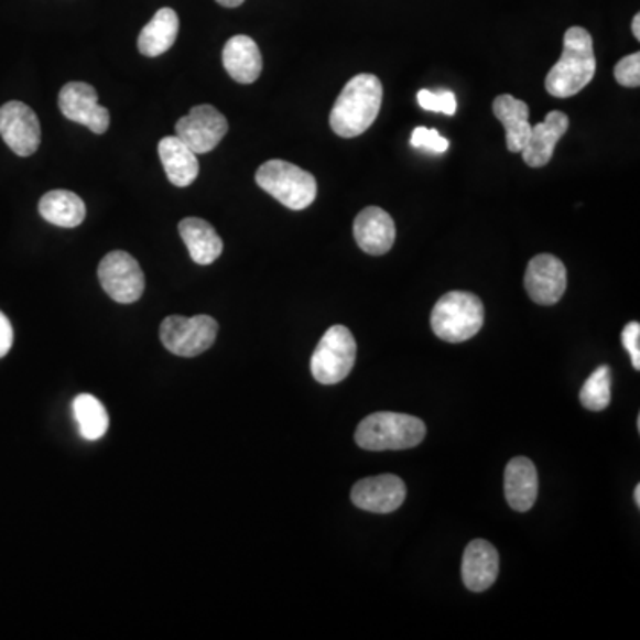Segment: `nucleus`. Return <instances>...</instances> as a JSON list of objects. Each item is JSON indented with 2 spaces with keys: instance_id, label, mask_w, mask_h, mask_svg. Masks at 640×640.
Segmentation results:
<instances>
[{
  "instance_id": "2eb2a0df",
  "label": "nucleus",
  "mask_w": 640,
  "mask_h": 640,
  "mask_svg": "<svg viewBox=\"0 0 640 640\" xmlns=\"http://www.w3.org/2000/svg\"><path fill=\"white\" fill-rule=\"evenodd\" d=\"M355 239L365 253L381 257L395 242V223L379 207H367L355 219Z\"/></svg>"
},
{
  "instance_id": "b1692460",
  "label": "nucleus",
  "mask_w": 640,
  "mask_h": 640,
  "mask_svg": "<svg viewBox=\"0 0 640 640\" xmlns=\"http://www.w3.org/2000/svg\"><path fill=\"white\" fill-rule=\"evenodd\" d=\"M74 415L79 424L83 438L95 442L100 440L109 429V415L97 397L83 393L74 401Z\"/></svg>"
},
{
  "instance_id": "423d86ee",
  "label": "nucleus",
  "mask_w": 640,
  "mask_h": 640,
  "mask_svg": "<svg viewBox=\"0 0 640 640\" xmlns=\"http://www.w3.org/2000/svg\"><path fill=\"white\" fill-rule=\"evenodd\" d=\"M358 346L346 326H333L324 333L312 356L310 369L321 384H337L349 376L355 367Z\"/></svg>"
},
{
  "instance_id": "f8f14e48",
  "label": "nucleus",
  "mask_w": 640,
  "mask_h": 640,
  "mask_svg": "<svg viewBox=\"0 0 640 640\" xmlns=\"http://www.w3.org/2000/svg\"><path fill=\"white\" fill-rule=\"evenodd\" d=\"M350 500L364 511L390 514L404 503L405 484L401 477L392 474L367 477L355 484Z\"/></svg>"
},
{
  "instance_id": "4be33fe9",
  "label": "nucleus",
  "mask_w": 640,
  "mask_h": 640,
  "mask_svg": "<svg viewBox=\"0 0 640 640\" xmlns=\"http://www.w3.org/2000/svg\"><path fill=\"white\" fill-rule=\"evenodd\" d=\"M493 112L506 129L509 152L520 153L525 148L532 124L529 123V106L511 95H500L493 101Z\"/></svg>"
},
{
  "instance_id": "f257e3e1",
  "label": "nucleus",
  "mask_w": 640,
  "mask_h": 640,
  "mask_svg": "<svg viewBox=\"0 0 640 640\" xmlns=\"http://www.w3.org/2000/svg\"><path fill=\"white\" fill-rule=\"evenodd\" d=\"M382 84L372 74L352 77L333 106L329 124L340 138H358L372 127L381 111Z\"/></svg>"
},
{
  "instance_id": "cd10ccee",
  "label": "nucleus",
  "mask_w": 640,
  "mask_h": 640,
  "mask_svg": "<svg viewBox=\"0 0 640 640\" xmlns=\"http://www.w3.org/2000/svg\"><path fill=\"white\" fill-rule=\"evenodd\" d=\"M411 144L422 150H429L434 153H445L451 147L448 139L442 138L438 130L425 129V127H416L411 134Z\"/></svg>"
},
{
  "instance_id": "6e6552de",
  "label": "nucleus",
  "mask_w": 640,
  "mask_h": 640,
  "mask_svg": "<svg viewBox=\"0 0 640 640\" xmlns=\"http://www.w3.org/2000/svg\"><path fill=\"white\" fill-rule=\"evenodd\" d=\"M98 280L101 289L116 303H135L144 292L143 269L132 254L124 251H111L101 259Z\"/></svg>"
},
{
  "instance_id": "20e7f679",
  "label": "nucleus",
  "mask_w": 640,
  "mask_h": 640,
  "mask_svg": "<svg viewBox=\"0 0 640 640\" xmlns=\"http://www.w3.org/2000/svg\"><path fill=\"white\" fill-rule=\"evenodd\" d=\"M484 317V304L477 295L471 292H447L434 304L431 327L442 340L460 344L482 329Z\"/></svg>"
},
{
  "instance_id": "a878e982",
  "label": "nucleus",
  "mask_w": 640,
  "mask_h": 640,
  "mask_svg": "<svg viewBox=\"0 0 640 640\" xmlns=\"http://www.w3.org/2000/svg\"><path fill=\"white\" fill-rule=\"evenodd\" d=\"M419 104L425 111L442 112L447 116H454L457 111L456 95L448 89L438 93L420 89Z\"/></svg>"
},
{
  "instance_id": "6ab92c4d",
  "label": "nucleus",
  "mask_w": 640,
  "mask_h": 640,
  "mask_svg": "<svg viewBox=\"0 0 640 640\" xmlns=\"http://www.w3.org/2000/svg\"><path fill=\"white\" fill-rule=\"evenodd\" d=\"M158 148L159 158L171 184L175 187H189L198 178V158L184 141L176 135H170L161 139Z\"/></svg>"
},
{
  "instance_id": "7ed1b4c3",
  "label": "nucleus",
  "mask_w": 640,
  "mask_h": 640,
  "mask_svg": "<svg viewBox=\"0 0 640 640\" xmlns=\"http://www.w3.org/2000/svg\"><path fill=\"white\" fill-rule=\"evenodd\" d=\"M427 429L416 416L381 411L361 420L356 429V443L364 451H404L424 442Z\"/></svg>"
},
{
  "instance_id": "393cba45",
  "label": "nucleus",
  "mask_w": 640,
  "mask_h": 640,
  "mask_svg": "<svg viewBox=\"0 0 640 640\" xmlns=\"http://www.w3.org/2000/svg\"><path fill=\"white\" fill-rule=\"evenodd\" d=\"M610 388H612V372H610V367L601 365L595 372L590 373L582 387V405L589 411L607 410L610 397H612Z\"/></svg>"
},
{
  "instance_id": "ddd939ff",
  "label": "nucleus",
  "mask_w": 640,
  "mask_h": 640,
  "mask_svg": "<svg viewBox=\"0 0 640 640\" xmlns=\"http://www.w3.org/2000/svg\"><path fill=\"white\" fill-rule=\"evenodd\" d=\"M567 274L564 263L553 254H538L530 260L525 272V289L530 300L552 306L566 292Z\"/></svg>"
},
{
  "instance_id": "a211bd4d",
  "label": "nucleus",
  "mask_w": 640,
  "mask_h": 640,
  "mask_svg": "<svg viewBox=\"0 0 640 640\" xmlns=\"http://www.w3.org/2000/svg\"><path fill=\"white\" fill-rule=\"evenodd\" d=\"M223 66L239 84H253L262 74V54L253 37L237 34L223 48Z\"/></svg>"
},
{
  "instance_id": "c756f323",
  "label": "nucleus",
  "mask_w": 640,
  "mask_h": 640,
  "mask_svg": "<svg viewBox=\"0 0 640 640\" xmlns=\"http://www.w3.org/2000/svg\"><path fill=\"white\" fill-rule=\"evenodd\" d=\"M13 326H11L10 318L6 317L0 312V358H4L13 347Z\"/></svg>"
},
{
  "instance_id": "473e14b6",
  "label": "nucleus",
  "mask_w": 640,
  "mask_h": 640,
  "mask_svg": "<svg viewBox=\"0 0 640 640\" xmlns=\"http://www.w3.org/2000/svg\"><path fill=\"white\" fill-rule=\"evenodd\" d=\"M633 497H636L637 507H640V486H639V484H637V486H636V493H633Z\"/></svg>"
},
{
  "instance_id": "39448f33",
  "label": "nucleus",
  "mask_w": 640,
  "mask_h": 640,
  "mask_svg": "<svg viewBox=\"0 0 640 640\" xmlns=\"http://www.w3.org/2000/svg\"><path fill=\"white\" fill-rule=\"evenodd\" d=\"M254 181L260 189L271 194L291 210H304L317 198V181L308 171L291 162L272 159L257 171Z\"/></svg>"
},
{
  "instance_id": "1a4fd4ad",
  "label": "nucleus",
  "mask_w": 640,
  "mask_h": 640,
  "mask_svg": "<svg viewBox=\"0 0 640 640\" xmlns=\"http://www.w3.org/2000/svg\"><path fill=\"white\" fill-rule=\"evenodd\" d=\"M0 138L19 158H31L42 143V124L36 112L23 101L4 104L0 107Z\"/></svg>"
},
{
  "instance_id": "f03ea898",
  "label": "nucleus",
  "mask_w": 640,
  "mask_h": 640,
  "mask_svg": "<svg viewBox=\"0 0 640 640\" xmlns=\"http://www.w3.org/2000/svg\"><path fill=\"white\" fill-rule=\"evenodd\" d=\"M596 57L593 36L584 28H570L564 36V51L557 65L544 80L546 91L555 98L575 97L595 79Z\"/></svg>"
},
{
  "instance_id": "412c9836",
  "label": "nucleus",
  "mask_w": 640,
  "mask_h": 640,
  "mask_svg": "<svg viewBox=\"0 0 640 640\" xmlns=\"http://www.w3.org/2000/svg\"><path fill=\"white\" fill-rule=\"evenodd\" d=\"M181 29V20L175 10L162 8L144 25L138 37V48L143 56L159 57L175 45Z\"/></svg>"
},
{
  "instance_id": "5701e85b",
  "label": "nucleus",
  "mask_w": 640,
  "mask_h": 640,
  "mask_svg": "<svg viewBox=\"0 0 640 640\" xmlns=\"http://www.w3.org/2000/svg\"><path fill=\"white\" fill-rule=\"evenodd\" d=\"M37 210L46 223L59 228H77L86 219V203L79 194L72 191L56 189L46 193L40 199Z\"/></svg>"
},
{
  "instance_id": "aec40b11",
  "label": "nucleus",
  "mask_w": 640,
  "mask_h": 640,
  "mask_svg": "<svg viewBox=\"0 0 640 640\" xmlns=\"http://www.w3.org/2000/svg\"><path fill=\"white\" fill-rule=\"evenodd\" d=\"M182 240L189 249L191 259L199 265H210L223 253V240L214 226L199 217H185L178 225Z\"/></svg>"
},
{
  "instance_id": "bb28decb",
  "label": "nucleus",
  "mask_w": 640,
  "mask_h": 640,
  "mask_svg": "<svg viewBox=\"0 0 640 640\" xmlns=\"http://www.w3.org/2000/svg\"><path fill=\"white\" fill-rule=\"evenodd\" d=\"M614 77L618 84L625 88H639L640 86V54H631V56L622 57L616 68H614Z\"/></svg>"
},
{
  "instance_id": "f3484780",
  "label": "nucleus",
  "mask_w": 640,
  "mask_h": 640,
  "mask_svg": "<svg viewBox=\"0 0 640 640\" xmlns=\"http://www.w3.org/2000/svg\"><path fill=\"white\" fill-rule=\"evenodd\" d=\"M503 489L509 506L518 512H527L538 500V470L529 457H514L509 460L503 474Z\"/></svg>"
},
{
  "instance_id": "2f4dec72",
  "label": "nucleus",
  "mask_w": 640,
  "mask_h": 640,
  "mask_svg": "<svg viewBox=\"0 0 640 640\" xmlns=\"http://www.w3.org/2000/svg\"><path fill=\"white\" fill-rule=\"evenodd\" d=\"M631 31H633V36L636 40H640V14L633 17V22H631Z\"/></svg>"
},
{
  "instance_id": "9b49d317",
  "label": "nucleus",
  "mask_w": 640,
  "mask_h": 640,
  "mask_svg": "<svg viewBox=\"0 0 640 640\" xmlns=\"http://www.w3.org/2000/svg\"><path fill=\"white\" fill-rule=\"evenodd\" d=\"M59 109L65 118L88 127L95 134H106L111 115L98 104L97 89L86 83H68L59 91Z\"/></svg>"
},
{
  "instance_id": "dca6fc26",
  "label": "nucleus",
  "mask_w": 640,
  "mask_h": 640,
  "mask_svg": "<svg viewBox=\"0 0 640 640\" xmlns=\"http://www.w3.org/2000/svg\"><path fill=\"white\" fill-rule=\"evenodd\" d=\"M567 127H570V118L561 111L550 112L544 121L534 124L530 129L525 148L521 150L527 166H546L552 161L553 150L557 147L558 139L566 134Z\"/></svg>"
},
{
  "instance_id": "7c9ffc66",
  "label": "nucleus",
  "mask_w": 640,
  "mask_h": 640,
  "mask_svg": "<svg viewBox=\"0 0 640 640\" xmlns=\"http://www.w3.org/2000/svg\"><path fill=\"white\" fill-rule=\"evenodd\" d=\"M216 2L223 8H239V6L245 4V0H216Z\"/></svg>"
},
{
  "instance_id": "c85d7f7f",
  "label": "nucleus",
  "mask_w": 640,
  "mask_h": 640,
  "mask_svg": "<svg viewBox=\"0 0 640 640\" xmlns=\"http://www.w3.org/2000/svg\"><path fill=\"white\" fill-rule=\"evenodd\" d=\"M622 346L630 352L633 369L640 370V324L628 323L622 329Z\"/></svg>"
},
{
  "instance_id": "4468645a",
  "label": "nucleus",
  "mask_w": 640,
  "mask_h": 640,
  "mask_svg": "<svg viewBox=\"0 0 640 640\" xmlns=\"http://www.w3.org/2000/svg\"><path fill=\"white\" fill-rule=\"evenodd\" d=\"M500 573V555L493 544L484 540L471 541L466 546L460 564L463 582L471 593H484L497 582Z\"/></svg>"
},
{
  "instance_id": "0eeeda50",
  "label": "nucleus",
  "mask_w": 640,
  "mask_h": 640,
  "mask_svg": "<svg viewBox=\"0 0 640 640\" xmlns=\"http://www.w3.org/2000/svg\"><path fill=\"white\" fill-rule=\"evenodd\" d=\"M216 318L210 315H196V317H181L171 315L161 324V341L173 355L182 358H194L213 347L217 338Z\"/></svg>"
},
{
  "instance_id": "9d476101",
  "label": "nucleus",
  "mask_w": 640,
  "mask_h": 640,
  "mask_svg": "<svg viewBox=\"0 0 640 640\" xmlns=\"http://www.w3.org/2000/svg\"><path fill=\"white\" fill-rule=\"evenodd\" d=\"M228 132V120L216 107L196 106L189 115L176 121L175 135L184 141L196 155L198 153L213 152L217 144L221 143Z\"/></svg>"
}]
</instances>
